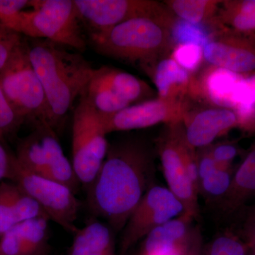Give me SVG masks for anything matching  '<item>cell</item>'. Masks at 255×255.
<instances>
[{"label":"cell","mask_w":255,"mask_h":255,"mask_svg":"<svg viewBox=\"0 0 255 255\" xmlns=\"http://www.w3.org/2000/svg\"><path fill=\"white\" fill-rule=\"evenodd\" d=\"M154 153L144 140L128 138L109 145L93 182L87 203L95 216L121 231L152 184Z\"/></svg>","instance_id":"cell-1"},{"label":"cell","mask_w":255,"mask_h":255,"mask_svg":"<svg viewBox=\"0 0 255 255\" xmlns=\"http://www.w3.org/2000/svg\"><path fill=\"white\" fill-rule=\"evenodd\" d=\"M28 44V55L46 95L50 125L56 129L82 95L95 69L80 53L45 40Z\"/></svg>","instance_id":"cell-2"},{"label":"cell","mask_w":255,"mask_h":255,"mask_svg":"<svg viewBox=\"0 0 255 255\" xmlns=\"http://www.w3.org/2000/svg\"><path fill=\"white\" fill-rule=\"evenodd\" d=\"M175 22L137 18L97 33L89 43L99 54L139 67L150 78L160 60L174 48L172 28Z\"/></svg>","instance_id":"cell-3"},{"label":"cell","mask_w":255,"mask_h":255,"mask_svg":"<svg viewBox=\"0 0 255 255\" xmlns=\"http://www.w3.org/2000/svg\"><path fill=\"white\" fill-rule=\"evenodd\" d=\"M29 6L31 9L20 11L4 26L23 36L85 50L87 43L74 0H32Z\"/></svg>","instance_id":"cell-4"},{"label":"cell","mask_w":255,"mask_h":255,"mask_svg":"<svg viewBox=\"0 0 255 255\" xmlns=\"http://www.w3.org/2000/svg\"><path fill=\"white\" fill-rule=\"evenodd\" d=\"M0 86L25 122L50 125L49 111L43 87L32 66L28 43L23 39L0 72Z\"/></svg>","instance_id":"cell-5"},{"label":"cell","mask_w":255,"mask_h":255,"mask_svg":"<svg viewBox=\"0 0 255 255\" xmlns=\"http://www.w3.org/2000/svg\"><path fill=\"white\" fill-rule=\"evenodd\" d=\"M106 135L100 113L83 92L74 110L72 164L86 189L97 177L108 152Z\"/></svg>","instance_id":"cell-6"},{"label":"cell","mask_w":255,"mask_h":255,"mask_svg":"<svg viewBox=\"0 0 255 255\" xmlns=\"http://www.w3.org/2000/svg\"><path fill=\"white\" fill-rule=\"evenodd\" d=\"M10 180L36 201L49 220L69 233H76L78 228L75 222L80 203L70 189L25 169L15 155H13Z\"/></svg>","instance_id":"cell-7"},{"label":"cell","mask_w":255,"mask_h":255,"mask_svg":"<svg viewBox=\"0 0 255 255\" xmlns=\"http://www.w3.org/2000/svg\"><path fill=\"white\" fill-rule=\"evenodd\" d=\"M84 93L102 114L117 113L154 95L143 80L110 66L95 69Z\"/></svg>","instance_id":"cell-8"},{"label":"cell","mask_w":255,"mask_h":255,"mask_svg":"<svg viewBox=\"0 0 255 255\" xmlns=\"http://www.w3.org/2000/svg\"><path fill=\"white\" fill-rule=\"evenodd\" d=\"M81 23L90 33L106 31L137 18H155L175 22L164 3L152 0H74Z\"/></svg>","instance_id":"cell-9"},{"label":"cell","mask_w":255,"mask_h":255,"mask_svg":"<svg viewBox=\"0 0 255 255\" xmlns=\"http://www.w3.org/2000/svg\"><path fill=\"white\" fill-rule=\"evenodd\" d=\"M184 211L182 203L168 188L151 186L124 228L122 251H128L156 228L175 219Z\"/></svg>","instance_id":"cell-10"},{"label":"cell","mask_w":255,"mask_h":255,"mask_svg":"<svg viewBox=\"0 0 255 255\" xmlns=\"http://www.w3.org/2000/svg\"><path fill=\"white\" fill-rule=\"evenodd\" d=\"M204 59L212 66L240 76L255 74V33H243L214 27L203 47Z\"/></svg>","instance_id":"cell-11"},{"label":"cell","mask_w":255,"mask_h":255,"mask_svg":"<svg viewBox=\"0 0 255 255\" xmlns=\"http://www.w3.org/2000/svg\"><path fill=\"white\" fill-rule=\"evenodd\" d=\"M187 102H173L157 97L129 106L117 113L100 114L106 133L145 128L160 123L184 122Z\"/></svg>","instance_id":"cell-12"},{"label":"cell","mask_w":255,"mask_h":255,"mask_svg":"<svg viewBox=\"0 0 255 255\" xmlns=\"http://www.w3.org/2000/svg\"><path fill=\"white\" fill-rule=\"evenodd\" d=\"M179 123L167 124L157 142L162 170L169 190L180 201L183 214L194 220L199 215V193L188 177L178 140Z\"/></svg>","instance_id":"cell-13"},{"label":"cell","mask_w":255,"mask_h":255,"mask_svg":"<svg viewBox=\"0 0 255 255\" xmlns=\"http://www.w3.org/2000/svg\"><path fill=\"white\" fill-rule=\"evenodd\" d=\"M15 157L25 169L42 175L65 155L56 132L48 124L38 123L29 135L21 139Z\"/></svg>","instance_id":"cell-14"},{"label":"cell","mask_w":255,"mask_h":255,"mask_svg":"<svg viewBox=\"0 0 255 255\" xmlns=\"http://www.w3.org/2000/svg\"><path fill=\"white\" fill-rule=\"evenodd\" d=\"M193 221L182 214L156 228L145 238L141 255H164L196 250L199 231L193 227Z\"/></svg>","instance_id":"cell-15"},{"label":"cell","mask_w":255,"mask_h":255,"mask_svg":"<svg viewBox=\"0 0 255 255\" xmlns=\"http://www.w3.org/2000/svg\"><path fill=\"white\" fill-rule=\"evenodd\" d=\"M183 124L187 141L196 149L211 145L217 137L238 128L239 120L236 111L220 107L187 117Z\"/></svg>","instance_id":"cell-16"},{"label":"cell","mask_w":255,"mask_h":255,"mask_svg":"<svg viewBox=\"0 0 255 255\" xmlns=\"http://www.w3.org/2000/svg\"><path fill=\"white\" fill-rule=\"evenodd\" d=\"M48 221L35 218L5 232L0 238V255H48Z\"/></svg>","instance_id":"cell-17"},{"label":"cell","mask_w":255,"mask_h":255,"mask_svg":"<svg viewBox=\"0 0 255 255\" xmlns=\"http://www.w3.org/2000/svg\"><path fill=\"white\" fill-rule=\"evenodd\" d=\"M46 217L39 204L16 183L0 182V233L4 234L18 223Z\"/></svg>","instance_id":"cell-18"},{"label":"cell","mask_w":255,"mask_h":255,"mask_svg":"<svg viewBox=\"0 0 255 255\" xmlns=\"http://www.w3.org/2000/svg\"><path fill=\"white\" fill-rule=\"evenodd\" d=\"M151 78L157 88L159 99L187 102L186 99L189 96L196 97V78L172 58L160 60Z\"/></svg>","instance_id":"cell-19"},{"label":"cell","mask_w":255,"mask_h":255,"mask_svg":"<svg viewBox=\"0 0 255 255\" xmlns=\"http://www.w3.org/2000/svg\"><path fill=\"white\" fill-rule=\"evenodd\" d=\"M239 76L224 69L210 67L201 80H196V95L213 105L232 109L233 94L237 87L235 82Z\"/></svg>","instance_id":"cell-20"},{"label":"cell","mask_w":255,"mask_h":255,"mask_svg":"<svg viewBox=\"0 0 255 255\" xmlns=\"http://www.w3.org/2000/svg\"><path fill=\"white\" fill-rule=\"evenodd\" d=\"M255 196V145L248 152L236 172L232 184L220 207L224 212L233 213Z\"/></svg>","instance_id":"cell-21"},{"label":"cell","mask_w":255,"mask_h":255,"mask_svg":"<svg viewBox=\"0 0 255 255\" xmlns=\"http://www.w3.org/2000/svg\"><path fill=\"white\" fill-rule=\"evenodd\" d=\"M210 24L243 33H255V0H225Z\"/></svg>","instance_id":"cell-22"},{"label":"cell","mask_w":255,"mask_h":255,"mask_svg":"<svg viewBox=\"0 0 255 255\" xmlns=\"http://www.w3.org/2000/svg\"><path fill=\"white\" fill-rule=\"evenodd\" d=\"M68 255H114L112 231L97 221L78 229Z\"/></svg>","instance_id":"cell-23"},{"label":"cell","mask_w":255,"mask_h":255,"mask_svg":"<svg viewBox=\"0 0 255 255\" xmlns=\"http://www.w3.org/2000/svg\"><path fill=\"white\" fill-rule=\"evenodd\" d=\"M221 0H166L163 3L177 18L195 25L211 23Z\"/></svg>","instance_id":"cell-24"},{"label":"cell","mask_w":255,"mask_h":255,"mask_svg":"<svg viewBox=\"0 0 255 255\" xmlns=\"http://www.w3.org/2000/svg\"><path fill=\"white\" fill-rule=\"evenodd\" d=\"M233 174L232 167L219 166L199 181V194L209 203L220 205L231 188Z\"/></svg>","instance_id":"cell-25"},{"label":"cell","mask_w":255,"mask_h":255,"mask_svg":"<svg viewBox=\"0 0 255 255\" xmlns=\"http://www.w3.org/2000/svg\"><path fill=\"white\" fill-rule=\"evenodd\" d=\"M172 39L174 46L180 44H196L204 47L209 39L205 30L200 25L192 24L177 18L172 28Z\"/></svg>","instance_id":"cell-26"},{"label":"cell","mask_w":255,"mask_h":255,"mask_svg":"<svg viewBox=\"0 0 255 255\" xmlns=\"http://www.w3.org/2000/svg\"><path fill=\"white\" fill-rule=\"evenodd\" d=\"M249 247L232 233L220 235L211 242L206 255H248Z\"/></svg>","instance_id":"cell-27"},{"label":"cell","mask_w":255,"mask_h":255,"mask_svg":"<svg viewBox=\"0 0 255 255\" xmlns=\"http://www.w3.org/2000/svg\"><path fill=\"white\" fill-rule=\"evenodd\" d=\"M172 58L182 68L189 73L196 71L204 59L203 48L196 44H180L174 46L172 50Z\"/></svg>","instance_id":"cell-28"},{"label":"cell","mask_w":255,"mask_h":255,"mask_svg":"<svg viewBox=\"0 0 255 255\" xmlns=\"http://www.w3.org/2000/svg\"><path fill=\"white\" fill-rule=\"evenodd\" d=\"M25 122L14 110L0 86V139L14 133Z\"/></svg>","instance_id":"cell-29"},{"label":"cell","mask_w":255,"mask_h":255,"mask_svg":"<svg viewBox=\"0 0 255 255\" xmlns=\"http://www.w3.org/2000/svg\"><path fill=\"white\" fill-rule=\"evenodd\" d=\"M22 35L0 23V72L23 41Z\"/></svg>","instance_id":"cell-30"},{"label":"cell","mask_w":255,"mask_h":255,"mask_svg":"<svg viewBox=\"0 0 255 255\" xmlns=\"http://www.w3.org/2000/svg\"><path fill=\"white\" fill-rule=\"evenodd\" d=\"M211 154L221 167H231L232 162L239 154L238 145L234 142H223L210 145Z\"/></svg>","instance_id":"cell-31"},{"label":"cell","mask_w":255,"mask_h":255,"mask_svg":"<svg viewBox=\"0 0 255 255\" xmlns=\"http://www.w3.org/2000/svg\"><path fill=\"white\" fill-rule=\"evenodd\" d=\"M28 6V0H0V23L6 24L10 18Z\"/></svg>","instance_id":"cell-32"},{"label":"cell","mask_w":255,"mask_h":255,"mask_svg":"<svg viewBox=\"0 0 255 255\" xmlns=\"http://www.w3.org/2000/svg\"><path fill=\"white\" fill-rule=\"evenodd\" d=\"M200 149L202 150L197 152L198 172H199V181L207 176L208 174L214 172L215 169L219 167V164L213 157L210 145Z\"/></svg>","instance_id":"cell-33"},{"label":"cell","mask_w":255,"mask_h":255,"mask_svg":"<svg viewBox=\"0 0 255 255\" xmlns=\"http://www.w3.org/2000/svg\"><path fill=\"white\" fill-rule=\"evenodd\" d=\"M13 155L9 153L0 143V182L11 178Z\"/></svg>","instance_id":"cell-34"},{"label":"cell","mask_w":255,"mask_h":255,"mask_svg":"<svg viewBox=\"0 0 255 255\" xmlns=\"http://www.w3.org/2000/svg\"><path fill=\"white\" fill-rule=\"evenodd\" d=\"M244 236L246 238L247 245L250 248H255V217L250 215L248 221L245 224Z\"/></svg>","instance_id":"cell-35"},{"label":"cell","mask_w":255,"mask_h":255,"mask_svg":"<svg viewBox=\"0 0 255 255\" xmlns=\"http://www.w3.org/2000/svg\"><path fill=\"white\" fill-rule=\"evenodd\" d=\"M164 255H196V250H191V251L175 252V253Z\"/></svg>","instance_id":"cell-36"},{"label":"cell","mask_w":255,"mask_h":255,"mask_svg":"<svg viewBox=\"0 0 255 255\" xmlns=\"http://www.w3.org/2000/svg\"><path fill=\"white\" fill-rule=\"evenodd\" d=\"M249 249H251V253L248 252V255H255V248H250Z\"/></svg>","instance_id":"cell-37"},{"label":"cell","mask_w":255,"mask_h":255,"mask_svg":"<svg viewBox=\"0 0 255 255\" xmlns=\"http://www.w3.org/2000/svg\"><path fill=\"white\" fill-rule=\"evenodd\" d=\"M250 215H251V216H254V217H255V209L253 210V212H252Z\"/></svg>","instance_id":"cell-38"},{"label":"cell","mask_w":255,"mask_h":255,"mask_svg":"<svg viewBox=\"0 0 255 255\" xmlns=\"http://www.w3.org/2000/svg\"><path fill=\"white\" fill-rule=\"evenodd\" d=\"M251 77H254V78H255V74H254V75H253V76H251Z\"/></svg>","instance_id":"cell-39"},{"label":"cell","mask_w":255,"mask_h":255,"mask_svg":"<svg viewBox=\"0 0 255 255\" xmlns=\"http://www.w3.org/2000/svg\"><path fill=\"white\" fill-rule=\"evenodd\" d=\"M1 233H0V238H1Z\"/></svg>","instance_id":"cell-40"}]
</instances>
